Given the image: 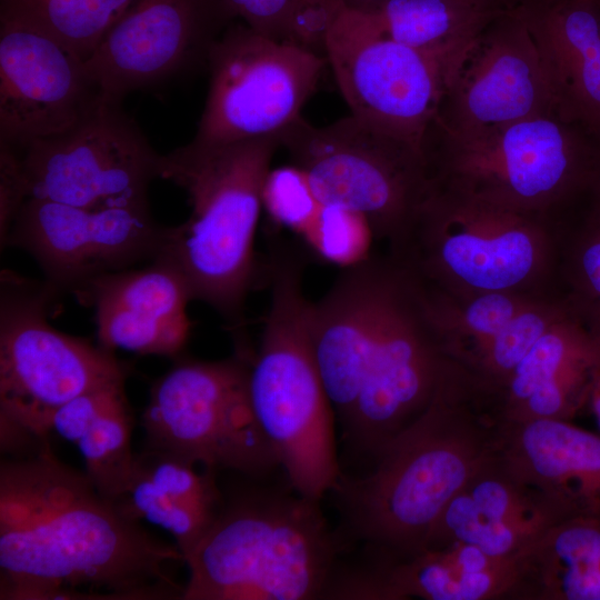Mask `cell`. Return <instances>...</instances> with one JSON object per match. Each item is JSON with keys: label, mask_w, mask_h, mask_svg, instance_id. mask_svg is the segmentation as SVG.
<instances>
[{"label": "cell", "mask_w": 600, "mask_h": 600, "mask_svg": "<svg viewBox=\"0 0 600 600\" xmlns=\"http://www.w3.org/2000/svg\"><path fill=\"white\" fill-rule=\"evenodd\" d=\"M183 561L49 446L0 466V599H163Z\"/></svg>", "instance_id": "obj_1"}, {"label": "cell", "mask_w": 600, "mask_h": 600, "mask_svg": "<svg viewBox=\"0 0 600 600\" xmlns=\"http://www.w3.org/2000/svg\"><path fill=\"white\" fill-rule=\"evenodd\" d=\"M500 424L453 366L428 408L374 457L373 470L343 476L337 491L354 534L380 554L423 550L450 500L498 451Z\"/></svg>", "instance_id": "obj_2"}, {"label": "cell", "mask_w": 600, "mask_h": 600, "mask_svg": "<svg viewBox=\"0 0 600 600\" xmlns=\"http://www.w3.org/2000/svg\"><path fill=\"white\" fill-rule=\"evenodd\" d=\"M281 136L227 143L190 141L161 154L159 178L188 196V219L167 227L157 258L184 279L191 299L243 326L244 302L260 277L254 240L262 188Z\"/></svg>", "instance_id": "obj_3"}, {"label": "cell", "mask_w": 600, "mask_h": 600, "mask_svg": "<svg viewBox=\"0 0 600 600\" xmlns=\"http://www.w3.org/2000/svg\"><path fill=\"white\" fill-rule=\"evenodd\" d=\"M270 303L249 391L256 418L298 494L319 501L341 479L333 407L310 338L312 302L303 291V258L277 248L263 267Z\"/></svg>", "instance_id": "obj_4"}, {"label": "cell", "mask_w": 600, "mask_h": 600, "mask_svg": "<svg viewBox=\"0 0 600 600\" xmlns=\"http://www.w3.org/2000/svg\"><path fill=\"white\" fill-rule=\"evenodd\" d=\"M389 256L421 286L452 298L559 290L553 220L431 181Z\"/></svg>", "instance_id": "obj_5"}, {"label": "cell", "mask_w": 600, "mask_h": 600, "mask_svg": "<svg viewBox=\"0 0 600 600\" xmlns=\"http://www.w3.org/2000/svg\"><path fill=\"white\" fill-rule=\"evenodd\" d=\"M336 556L319 501L278 493L241 498L221 509L186 557L181 599L327 598Z\"/></svg>", "instance_id": "obj_6"}, {"label": "cell", "mask_w": 600, "mask_h": 600, "mask_svg": "<svg viewBox=\"0 0 600 600\" xmlns=\"http://www.w3.org/2000/svg\"><path fill=\"white\" fill-rule=\"evenodd\" d=\"M598 142L554 112L467 132L432 121L423 149L431 182L554 220L587 194Z\"/></svg>", "instance_id": "obj_7"}, {"label": "cell", "mask_w": 600, "mask_h": 600, "mask_svg": "<svg viewBox=\"0 0 600 600\" xmlns=\"http://www.w3.org/2000/svg\"><path fill=\"white\" fill-rule=\"evenodd\" d=\"M58 294L43 282L1 273L0 426L2 451L48 446L54 412L71 399L126 380L100 344L63 333L48 319Z\"/></svg>", "instance_id": "obj_8"}, {"label": "cell", "mask_w": 600, "mask_h": 600, "mask_svg": "<svg viewBox=\"0 0 600 600\" xmlns=\"http://www.w3.org/2000/svg\"><path fill=\"white\" fill-rule=\"evenodd\" d=\"M281 147L322 204L360 213L387 252L400 246L429 189L423 149L352 114L326 127L300 117Z\"/></svg>", "instance_id": "obj_9"}, {"label": "cell", "mask_w": 600, "mask_h": 600, "mask_svg": "<svg viewBox=\"0 0 600 600\" xmlns=\"http://www.w3.org/2000/svg\"><path fill=\"white\" fill-rule=\"evenodd\" d=\"M247 348L218 361L180 360L150 390L142 416L150 449L207 469L263 476L280 466L252 409Z\"/></svg>", "instance_id": "obj_10"}, {"label": "cell", "mask_w": 600, "mask_h": 600, "mask_svg": "<svg viewBox=\"0 0 600 600\" xmlns=\"http://www.w3.org/2000/svg\"><path fill=\"white\" fill-rule=\"evenodd\" d=\"M324 62L312 49L232 22L209 53L208 94L192 141L281 136L301 117Z\"/></svg>", "instance_id": "obj_11"}, {"label": "cell", "mask_w": 600, "mask_h": 600, "mask_svg": "<svg viewBox=\"0 0 600 600\" xmlns=\"http://www.w3.org/2000/svg\"><path fill=\"white\" fill-rule=\"evenodd\" d=\"M16 150L28 199L89 209L149 204L159 178L161 154L121 103L107 99L67 131Z\"/></svg>", "instance_id": "obj_12"}, {"label": "cell", "mask_w": 600, "mask_h": 600, "mask_svg": "<svg viewBox=\"0 0 600 600\" xmlns=\"http://www.w3.org/2000/svg\"><path fill=\"white\" fill-rule=\"evenodd\" d=\"M321 49L352 116L423 149L451 79L443 66L351 8L330 18Z\"/></svg>", "instance_id": "obj_13"}, {"label": "cell", "mask_w": 600, "mask_h": 600, "mask_svg": "<svg viewBox=\"0 0 600 600\" xmlns=\"http://www.w3.org/2000/svg\"><path fill=\"white\" fill-rule=\"evenodd\" d=\"M398 267L359 398L343 426L352 444L372 457L428 408L451 369L420 287Z\"/></svg>", "instance_id": "obj_14"}, {"label": "cell", "mask_w": 600, "mask_h": 600, "mask_svg": "<svg viewBox=\"0 0 600 600\" xmlns=\"http://www.w3.org/2000/svg\"><path fill=\"white\" fill-rule=\"evenodd\" d=\"M166 231L149 204L89 209L28 199L1 248L28 252L58 296L74 294L101 276L154 260Z\"/></svg>", "instance_id": "obj_15"}, {"label": "cell", "mask_w": 600, "mask_h": 600, "mask_svg": "<svg viewBox=\"0 0 600 600\" xmlns=\"http://www.w3.org/2000/svg\"><path fill=\"white\" fill-rule=\"evenodd\" d=\"M233 20L221 0H134L87 64L104 99L121 103L132 91L207 67Z\"/></svg>", "instance_id": "obj_16"}, {"label": "cell", "mask_w": 600, "mask_h": 600, "mask_svg": "<svg viewBox=\"0 0 600 600\" xmlns=\"http://www.w3.org/2000/svg\"><path fill=\"white\" fill-rule=\"evenodd\" d=\"M103 100L87 60L40 29L0 17V142L20 149L64 132Z\"/></svg>", "instance_id": "obj_17"}, {"label": "cell", "mask_w": 600, "mask_h": 600, "mask_svg": "<svg viewBox=\"0 0 600 600\" xmlns=\"http://www.w3.org/2000/svg\"><path fill=\"white\" fill-rule=\"evenodd\" d=\"M536 42L514 8L476 38L451 78L433 122L453 132L554 113Z\"/></svg>", "instance_id": "obj_18"}, {"label": "cell", "mask_w": 600, "mask_h": 600, "mask_svg": "<svg viewBox=\"0 0 600 600\" xmlns=\"http://www.w3.org/2000/svg\"><path fill=\"white\" fill-rule=\"evenodd\" d=\"M399 267L386 252L343 268L312 302L310 338L324 389L344 426L359 398L373 346L390 304Z\"/></svg>", "instance_id": "obj_19"}, {"label": "cell", "mask_w": 600, "mask_h": 600, "mask_svg": "<svg viewBox=\"0 0 600 600\" xmlns=\"http://www.w3.org/2000/svg\"><path fill=\"white\" fill-rule=\"evenodd\" d=\"M576 514L564 498L516 476L497 451L446 506L423 549L466 543L493 556H526Z\"/></svg>", "instance_id": "obj_20"}, {"label": "cell", "mask_w": 600, "mask_h": 600, "mask_svg": "<svg viewBox=\"0 0 600 600\" xmlns=\"http://www.w3.org/2000/svg\"><path fill=\"white\" fill-rule=\"evenodd\" d=\"M341 576L337 599L531 600L528 554L503 557L452 543L407 557L382 556Z\"/></svg>", "instance_id": "obj_21"}, {"label": "cell", "mask_w": 600, "mask_h": 600, "mask_svg": "<svg viewBox=\"0 0 600 600\" xmlns=\"http://www.w3.org/2000/svg\"><path fill=\"white\" fill-rule=\"evenodd\" d=\"M600 369V331L566 298L553 321L487 404L499 423L572 421Z\"/></svg>", "instance_id": "obj_22"}, {"label": "cell", "mask_w": 600, "mask_h": 600, "mask_svg": "<svg viewBox=\"0 0 600 600\" xmlns=\"http://www.w3.org/2000/svg\"><path fill=\"white\" fill-rule=\"evenodd\" d=\"M73 296L93 309L98 344L109 351L176 357L190 336L188 286L163 259L101 276Z\"/></svg>", "instance_id": "obj_23"}, {"label": "cell", "mask_w": 600, "mask_h": 600, "mask_svg": "<svg viewBox=\"0 0 600 600\" xmlns=\"http://www.w3.org/2000/svg\"><path fill=\"white\" fill-rule=\"evenodd\" d=\"M563 119L600 133V0H518Z\"/></svg>", "instance_id": "obj_24"}, {"label": "cell", "mask_w": 600, "mask_h": 600, "mask_svg": "<svg viewBox=\"0 0 600 600\" xmlns=\"http://www.w3.org/2000/svg\"><path fill=\"white\" fill-rule=\"evenodd\" d=\"M498 453L520 479L568 500L579 513L600 511V433L572 421L500 423Z\"/></svg>", "instance_id": "obj_25"}, {"label": "cell", "mask_w": 600, "mask_h": 600, "mask_svg": "<svg viewBox=\"0 0 600 600\" xmlns=\"http://www.w3.org/2000/svg\"><path fill=\"white\" fill-rule=\"evenodd\" d=\"M351 9L368 14L393 40L438 61L452 78L476 38L510 8L477 0H370Z\"/></svg>", "instance_id": "obj_26"}, {"label": "cell", "mask_w": 600, "mask_h": 600, "mask_svg": "<svg viewBox=\"0 0 600 600\" xmlns=\"http://www.w3.org/2000/svg\"><path fill=\"white\" fill-rule=\"evenodd\" d=\"M528 562L531 600H600V511L556 524Z\"/></svg>", "instance_id": "obj_27"}, {"label": "cell", "mask_w": 600, "mask_h": 600, "mask_svg": "<svg viewBox=\"0 0 600 600\" xmlns=\"http://www.w3.org/2000/svg\"><path fill=\"white\" fill-rule=\"evenodd\" d=\"M553 222L559 290L600 331V206L586 194Z\"/></svg>", "instance_id": "obj_28"}, {"label": "cell", "mask_w": 600, "mask_h": 600, "mask_svg": "<svg viewBox=\"0 0 600 600\" xmlns=\"http://www.w3.org/2000/svg\"><path fill=\"white\" fill-rule=\"evenodd\" d=\"M134 0H0V17L27 22L87 60Z\"/></svg>", "instance_id": "obj_29"}, {"label": "cell", "mask_w": 600, "mask_h": 600, "mask_svg": "<svg viewBox=\"0 0 600 600\" xmlns=\"http://www.w3.org/2000/svg\"><path fill=\"white\" fill-rule=\"evenodd\" d=\"M132 418L124 388L114 393L76 443L86 474L107 499L116 502L126 491L136 456L131 452Z\"/></svg>", "instance_id": "obj_30"}, {"label": "cell", "mask_w": 600, "mask_h": 600, "mask_svg": "<svg viewBox=\"0 0 600 600\" xmlns=\"http://www.w3.org/2000/svg\"><path fill=\"white\" fill-rule=\"evenodd\" d=\"M114 503L129 518L147 520L169 532L184 559L216 521L167 494L136 464V459L126 491Z\"/></svg>", "instance_id": "obj_31"}, {"label": "cell", "mask_w": 600, "mask_h": 600, "mask_svg": "<svg viewBox=\"0 0 600 600\" xmlns=\"http://www.w3.org/2000/svg\"><path fill=\"white\" fill-rule=\"evenodd\" d=\"M136 464L167 494L180 503L216 520L221 498L213 471L199 473L194 463L170 452L150 449L136 456Z\"/></svg>", "instance_id": "obj_32"}, {"label": "cell", "mask_w": 600, "mask_h": 600, "mask_svg": "<svg viewBox=\"0 0 600 600\" xmlns=\"http://www.w3.org/2000/svg\"><path fill=\"white\" fill-rule=\"evenodd\" d=\"M302 237L318 256L343 268L368 258L374 239L364 217L333 204L321 206Z\"/></svg>", "instance_id": "obj_33"}, {"label": "cell", "mask_w": 600, "mask_h": 600, "mask_svg": "<svg viewBox=\"0 0 600 600\" xmlns=\"http://www.w3.org/2000/svg\"><path fill=\"white\" fill-rule=\"evenodd\" d=\"M321 206L299 167L270 169L262 188V207L273 221L302 236Z\"/></svg>", "instance_id": "obj_34"}, {"label": "cell", "mask_w": 600, "mask_h": 600, "mask_svg": "<svg viewBox=\"0 0 600 600\" xmlns=\"http://www.w3.org/2000/svg\"><path fill=\"white\" fill-rule=\"evenodd\" d=\"M233 17L252 30L278 41L298 43L300 0H221Z\"/></svg>", "instance_id": "obj_35"}, {"label": "cell", "mask_w": 600, "mask_h": 600, "mask_svg": "<svg viewBox=\"0 0 600 600\" xmlns=\"http://www.w3.org/2000/svg\"><path fill=\"white\" fill-rule=\"evenodd\" d=\"M122 388H124V381L111 383L71 399L54 412L51 431L76 444L114 393Z\"/></svg>", "instance_id": "obj_36"}, {"label": "cell", "mask_w": 600, "mask_h": 600, "mask_svg": "<svg viewBox=\"0 0 600 600\" xmlns=\"http://www.w3.org/2000/svg\"><path fill=\"white\" fill-rule=\"evenodd\" d=\"M27 190L18 151L0 142V240L1 242L27 200Z\"/></svg>", "instance_id": "obj_37"}, {"label": "cell", "mask_w": 600, "mask_h": 600, "mask_svg": "<svg viewBox=\"0 0 600 600\" xmlns=\"http://www.w3.org/2000/svg\"><path fill=\"white\" fill-rule=\"evenodd\" d=\"M370 0H300L298 16V39L310 48L321 44L323 30L340 8H351ZM504 8H514L518 0H477Z\"/></svg>", "instance_id": "obj_38"}, {"label": "cell", "mask_w": 600, "mask_h": 600, "mask_svg": "<svg viewBox=\"0 0 600 600\" xmlns=\"http://www.w3.org/2000/svg\"><path fill=\"white\" fill-rule=\"evenodd\" d=\"M584 410L591 412L598 426V432L600 433V369L592 382Z\"/></svg>", "instance_id": "obj_39"}, {"label": "cell", "mask_w": 600, "mask_h": 600, "mask_svg": "<svg viewBox=\"0 0 600 600\" xmlns=\"http://www.w3.org/2000/svg\"><path fill=\"white\" fill-rule=\"evenodd\" d=\"M587 197L591 201L600 206V133H599V142H598V151H597L594 169H593L591 183H590V188L587 193Z\"/></svg>", "instance_id": "obj_40"}]
</instances>
